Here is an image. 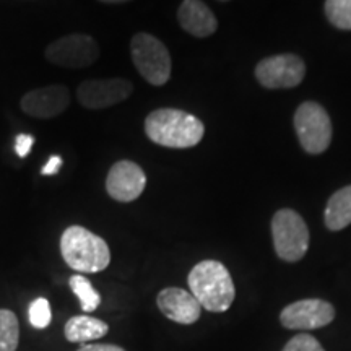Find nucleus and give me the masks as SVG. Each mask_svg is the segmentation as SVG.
<instances>
[{"mask_svg": "<svg viewBox=\"0 0 351 351\" xmlns=\"http://www.w3.org/2000/svg\"><path fill=\"white\" fill-rule=\"evenodd\" d=\"M221 2H226V0H221Z\"/></svg>", "mask_w": 351, "mask_h": 351, "instance_id": "nucleus-26", "label": "nucleus"}, {"mask_svg": "<svg viewBox=\"0 0 351 351\" xmlns=\"http://www.w3.org/2000/svg\"><path fill=\"white\" fill-rule=\"evenodd\" d=\"M77 351H125V350L117 345L103 343V345H82Z\"/></svg>", "mask_w": 351, "mask_h": 351, "instance_id": "nucleus-24", "label": "nucleus"}, {"mask_svg": "<svg viewBox=\"0 0 351 351\" xmlns=\"http://www.w3.org/2000/svg\"><path fill=\"white\" fill-rule=\"evenodd\" d=\"M98 57L99 46L90 34H67L46 47V59L59 67H90L98 60Z\"/></svg>", "mask_w": 351, "mask_h": 351, "instance_id": "nucleus-7", "label": "nucleus"}, {"mask_svg": "<svg viewBox=\"0 0 351 351\" xmlns=\"http://www.w3.org/2000/svg\"><path fill=\"white\" fill-rule=\"evenodd\" d=\"M69 285L72 288L73 295L80 301L82 309L85 313H91V311L98 309L101 304V296L93 288V285L90 283V280L85 278L83 275H72L69 280Z\"/></svg>", "mask_w": 351, "mask_h": 351, "instance_id": "nucleus-17", "label": "nucleus"}, {"mask_svg": "<svg viewBox=\"0 0 351 351\" xmlns=\"http://www.w3.org/2000/svg\"><path fill=\"white\" fill-rule=\"evenodd\" d=\"M306 65L300 56L278 54L261 60L256 67V78L269 90L295 88L304 80Z\"/></svg>", "mask_w": 351, "mask_h": 351, "instance_id": "nucleus-8", "label": "nucleus"}, {"mask_svg": "<svg viewBox=\"0 0 351 351\" xmlns=\"http://www.w3.org/2000/svg\"><path fill=\"white\" fill-rule=\"evenodd\" d=\"M335 319V309L324 300H301L285 307L280 322L291 330H314L326 327Z\"/></svg>", "mask_w": 351, "mask_h": 351, "instance_id": "nucleus-10", "label": "nucleus"}, {"mask_svg": "<svg viewBox=\"0 0 351 351\" xmlns=\"http://www.w3.org/2000/svg\"><path fill=\"white\" fill-rule=\"evenodd\" d=\"M189 288L202 309L210 313H225L236 296L231 274L218 261H202L191 270L187 278Z\"/></svg>", "mask_w": 351, "mask_h": 351, "instance_id": "nucleus-2", "label": "nucleus"}, {"mask_svg": "<svg viewBox=\"0 0 351 351\" xmlns=\"http://www.w3.org/2000/svg\"><path fill=\"white\" fill-rule=\"evenodd\" d=\"M33 145H34L33 135H25V134L19 135V137H16V140H15L16 155H19L20 158H26L29 155V152H32Z\"/></svg>", "mask_w": 351, "mask_h": 351, "instance_id": "nucleus-22", "label": "nucleus"}, {"mask_svg": "<svg viewBox=\"0 0 351 351\" xmlns=\"http://www.w3.org/2000/svg\"><path fill=\"white\" fill-rule=\"evenodd\" d=\"M158 307L166 317L174 322L189 326L199 320L202 314L200 302L195 300L192 293L182 288H166L156 298Z\"/></svg>", "mask_w": 351, "mask_h": 351, "instance_id": "nucleus-13", "label": "nucleus"}, {"mask_svg": "<svg viewBox=\"0 0 351 351\" xmlns=\"http://www.w3.org/2000/svg\"><path fill=\"white\" fill-rule=\"evenodd\" d=\"M109 327L103 320L91 317V315H75L65 324V339L72 343H86V341L98 340L108 333Z\"/></svg>", "mask_w": 351, "mask_h": 351, "instance_id": "nucleus-15", "label": "nucleus"}, {"mask_svg": "<svg viewBox=\"0 0 351 351\" xmlns=\"http://www.w3.org/2000/svg\"><path fill=\"white\" fill-rule=\"evenodd\" d=\"M60 254L70 269L82 274H98L111 262L106 241L83 226H70L62 232Z\"/></svg>", "mask_w": 351, "mask_h": 351, "instance_id": "nucleus-3", "label": "nucleus"}, {"mask_svg": "<svg viewBox=\"0 0 351 351\" xmlns=\"http://www.w3.org/2000/svg\"><path fill=\"white\" fill-rule=\"evenodd\" d=\"M283 351H326V350L322 348V345H320L313 335L301 333V335L293 337V339L285 345Z\"/></svg>", "mask_w": 351, "mask_h": 351, "instance_id": "nucleus-21", "label": "nucleus"}, {"mask_svg": "<svg viewBox=\"0 0 351 351\" xmlns=\"http://www.w3.org/2000/svg\"><path fill=\"white\" fill-rule=\"evenodd\" d=\"M179 25L195 38H208L217 32L218 20L202 0H184L178 10Z\"/></svg>", "mask_w": 351, "mask_h": 351, "instance_id": "nucleus-14", "label": "nucleus"}, {"mask_svg": "<svg viewBox=\"0 0 351 351\" xmlns=\"http://www.w3.org/2000/svg\"><path fill=\"white\" fill-rule=\"evenodd\" d=\"M295 130L301 147L309 155H320L332 142V121L315 101H306L296 109Z\"/></svg>", "mask_w": 351, "mask_h": 351, "instance_id": "nucleus-6", "label": "nucleus"}, {"mask_svg": "<svg viewBox=\"0 0 351 351\" xmlns=\"http://www.w3.org/2000/svg\"><path fill=\"white\" fill-rule=\"evenodd\" d=\"M29 322L34 328H46L52 320L51 304L46 298H38L29 304Z\"/></svg>", "mask_w": 351, "mask_h": 351, "instance_id": "nucleus-20", "label": "nucleus"}, {"mask_svg": "<svg viewBox=\"0 0 351 351\" xmlns=\"http://www.w3.org/2000/svg\"><path fill=\"white\" fill-rule=\"evenodd\" d=\"M19 339L20 326L16 315L8 309H0V351H15Z\"/></svg>", "mask_w": 351, "mask_h": 351, "instance_id": "nucleus-18", "label": "nucleus"}, {"mask_svg": "<svg viewBox=\"0 0 351 351\" xmlns=\"http://www.w3.org/2000/svg\"><path fill=\"white\" fill-rule=\"evenodd\" d=\"M21 109L36 119H52L60 116L70 104L69 88L65 85H49L36 88L21 98Z\"/></svg>", "mask_w": 351, "mask_h": 351, "instance_id": "nucleus-12", "label": "nucleus"}, {"mask_svg": "<svg viewBox=\"0 0 351 351\" xmlns=\"http://www.w3.org/2000/svg\"><path fill=\"white\" fill-rule=\"evenodd\" d=\"M62 158H60L59 155H54L49 158V161H47L46 165H44V168L41 169V174L44 176H54L60 171V168H62Z\"/></svg>", "mask_w": 351, "mask_h": 351, "instance_id": "nucleus-23", "label": "nucleus"}, {"mask_svg": "<svg viewBox=\"0 0 351 351\" xmlns=\"http://www.w3.org/2000/svg\"><path fill=\"white\" fill-rule=\"evenodd\" d=\"M145 134L153 143L166 148H192L202 142L205 125L194 114L163 108L148 114Z\"/></svg>", "mask_w": 351, "mask_h": 351, "instance_id": "nucleus-1", "label": "nucleus"}, {"mask_svg": "<svg viewBox=\"0 0 351 351\" xmlns=\"http://www.w3.org/2000/svg\"><path fill=\"white\" fill-rule=\"evenodd\" d=\"M324 221L330 231H341L351 225V186L340 189L328 199Z\"/></svg>", "mask_w": 351, "mask_h": 351, "instance_id": "nucleus-16", "label": "nucleus"}, {"mask_svg": "<svg viewBox=\"0 0 351 351\" xmlns=\"http://www.w3.org/2000/svg\"><path fill=\"white\" fill-rule=\"evenodd\" d=\"M134 85L124 78L86 80L77 88V99L86 109H106L129 99Z\"/></svg>", "mask_w": 351, "mask_h": 351, "instance_id": "nucleus-9", "label": "nucleus"}, {"mask_svg": "<svg viewBox=\"0 0 351 351\" xmlns=\"http://www.w3.org/2000/svg\"><path fill=\"white\" fill-rule=\"evenodd\" d=\"M99 2H104V3H124V2H130V0H99Z\"/></svg>", "mask_w": 351, "mask_h": 351, "instance_id": "nucleus-25", "label": "nucleus"}, {"mask_svg": "<svg viewBox=\"0 0 351 351\" xmlns=\"http://www.w3.org/2000/svg\"><path fill=\"white\" fill-rule=\"evenodd\" d=\"M135 69L153 86H163L171 78V56L160 39L148 33H137L130 41Z\"/></svg>", "mask_w": 351, "mask_h": 351, "instance_id": "nucleus-4", "label": "nucleus"}, {"mask_svg": "<svg viewBox=\"0 0 351 351\" xmlns=\"http://www.w3.org/2000/svg\"><path fill=\"white\" fill-rule=\"evenodd\" d=\"M145 186H147V176L134 161H117L109 169L106 178V191L109 197L114 200L122 202V204L137 200L143 194Z\"/></svg>", "mask_w": 351, "mask_h": 351, "instance_id": "nucleus-11", "label": "nucleus"}, {"mask_svg": "<svg viewBox=\"0 0 351 351\" xmlns=\"http://www.w3.org/2000/svg\"><path fill=\"white\" fill-rule=\"evenodd\" d=\"M324 10L335 28L351 29V0H326Z\"/></svg>", "mask_w": 351, "mask_h": 351, "instance_id": "nucleus-19", "label": "nucleus"}, {"mask_svg": "<svg viewBox=\"0 0 351 351\" xmlns=\"http://www.w3.org/2000/svg\"><path fill=\"white\" fill-rule=\"evenodd\" d=\"M271 238L276 256L285 262H298L309 249V230L300 213L291 208L278 210L271 218Z\"/></svg>", "mask_w": 351, "mask_h": 351, "instance_id": "nucleus-5", "label": "nucleus"}]
</instances>
